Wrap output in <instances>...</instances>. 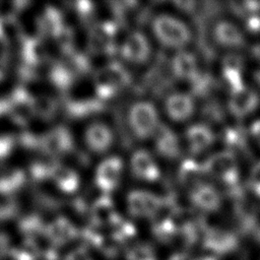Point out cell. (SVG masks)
Instances as JSON below:
<instances>
[{"label":"cell","instance_id":"obj_19","mask_svg":"<svg viewBox=\"0 0 260 260\" xmlns=\"http://www.w3.org/2000/svg\"><path fill=\"white\" fill-rule=\"evenodd\" d=\"M191 200L198 208L206 211L217 209L221 202L219 192L207 184H201L191 190Z\"/></svg>","mask_w":260,"mask_h":260},{"label":"cell","instance_id":"obj_10","mask_svg":"<svg viewBox=\"0 0 260 260\" xmlns=\"http://www.w3.org/2000/svg\"><path fill=\"white\" fill-rule=\"evenodd\" d=\"M259 106L258 93L247 86L230 92L229 109L237 118H244L252 114Z\"/></svg>","mask_w":260,"mask_h":260},{"label":"cell","instance_id":"obj_31","mask_svg":"<svg viewBox=\"0 0 260 260\" xmlns=\"http://www.w3.org/2000/svg\"><path fill=\"white\" fill-rule=\"evenodd\" d=\"M66 260H90L87 253L83 249H76L71 251L67 257Z\"/></svg>","mask_w":260,"mask_h":260},{"label":"cell","instance_id":"obj_14","mask_svg":"<svg viewBox=\"0 0 260 260\" xmlns=\"http://www.w3.org/2000/svg\"><path fill=\"white\" fill-rule=\"evenodd\" d=\"M85 141L92 151L103 153L112 146L114 142V134L107 124L94 122L86 128Z\"/></svg>","mask_w":260,"mask_h":260},{"label":"cell","instance_id":"obj_16","mask_svg":"<svg viewBox=\"0 0 260 260\" xmlns=\"http://www.w3.org/2000/svg\"><path fill=\"white\" fill-rule=\"evenodd\" d=\"M43 150L49 154H61L72 146V138L67 129L57 127L48 131L41 139Z\"/></svg>","mask_w":260,"mask_h":260},{"label":"cell","instance_id":"obj_29","mask_svg":"<svg viewBox=\"0 0 260 260\" xmlns=\"http://www.w3.org/2000/svg\"><path fill=\"white\" fill-rule=\"evenodd\" d=\"M246 27H247V30L252 34L260 32V15L253 13L247 16Z\"/></svg>","mask_w":260,"mask_h":260},{"label":"cell","instance_id":"obj_18","mask_svg":"<svg viewBox=\"0 0 260 260\" xmlns=\"http://www.w3.org/2000/svg\"><path fill=\"white\" fill-rule=\"evenodd\" d=\"M243 63L239 56L230 54L222 61V80L229 87L230 92L244 87L242 78Z\"/></svg>","mask_w":260,"mask_h":260},{"label":"cell","instance_id":"obj_2","mask_svg":"<svg viewBox=\"0 0 260 260\" xmlns=\"http://www.w3.org/2000/svg\"><path fill=\"white\" fill-rule=\"evenodd\" d=\"M128 124L138 139L150 138L160 124L157 110L148 101H138L129 108Z\"/></svg>","mask_w":260,"mask_h":260},{"label":"cell","instance_id":"obj_11","mask_svg":"<svg viewBox=\"0 0 260 260\" xmlns=\"http://www.w3.org/2000/svg\"><path fill=\"white\" fill-rule=\"evenodd\" d=\"M212 36L216 44L225 49H238L245 45L243 31L230 20L221 19L212 28Z\"/></svg>","mask_w":260,"mask_h":260},{"label":"cell","instance_id":"obj_3","mask_svg":"<svg viewBox=\"0 0 260 260\" xmlns=\"http://www.w3.org/2000/svg\"><path fill=\"white\" fill-rule=\"evenodd\" d=\"M130 82L128 71L119 63L108 64L95 71L93 83L99 98L109 99Z\"/></svg>","mask_w":260,"mask_h":260},{"label":"cell","instance_id":"obj_27","mask_svg":"<svg viewBox=\"0 0 260 260\" xmlns=\"http://www.w3.org/2000/svg\"><path fill=\"white\" fill-rule=\"evenodd\" d=\"M15 211V202L10 194L0 192V218L10 217Z\"/></svg>","mask_w":260,"mask_h":260},{"label":"cell","instance_id":"obj_7","mask_svg":"<svg viewBox=\"0 0 260 260\" xmlns=\"http://www.w3.org/2000/svg\"><path fill=\"white\" fill-rule=\"evenodd\" d=\"M165 112L174 122H185L189 120L195 112L194 99L187 92L175 91L170 93L165 100Z\"/></svg>","mask_w":260,"mask_h":260},{"label":"cell","instance_id":"obj_5","mask_svg":"<svg viewBox=\"0 0 260 260\" xmlns=\"http://www.w3.org/2000/svg\"><path fill=\"white\" fill-rule=\"evenodd\" d=\"M121 55L129 63L141 65L148 61L151 46L147 37L139 30L130 32L121 46Z\"/></svg>","mask_w":260,"mask_h":260},{"label":"cell","instance_id":"obj_6","mask_svg":"<svg viewBox=\"0 0 260 260\" xmlns=\"http://www.w3.org/2000/svg\"><path fill=\"white\" fill-rule=\"evenodd\" d=\"M162 204V200L158 196L146 190H132L127 196L128 209L136 216L154 215Z\"/></svg>","mask_w":260,"mask_h":260},{"label":"cell","instance_id":"obj_26","mask_svg":"<svg viewBox=\"0 0 260 260\" xmlns=\"http://www.w3.org/2000/svg\"><path fill=\"white\" fill-rule=\"evenodd\" d=\"M31 110L34 115L51 117L56 111V104L48 96H37L31 99Z\"/></svg>","mask_w":260,"mask_h":260},{"label":"cell","instance_id":"obj_15","mask_svg":"<svg viewBox=\"0 0 260 260\" xmlns=\"http://www.w3.org/2000/svg\"><path fill=\"white\" fill-rule=\"evenodd\" d=\"M171 69L175 77L186 81H195L199 73L195 55L186 50L178 51L175 54L172 60Z\"/></svg>","mask_w":260,"mask_h":260},{"label":"cell","instance_id":"obj_12","mask_svg":"<svg viewBox=\"0 0 260 260\" xmlns=\"http://www.w3.org/2000/svg\"><path fill=\"white\" fill-rule=\"evenodd\" d=\"M153 143L156 152L162 157L173 159L180 154V141L177 134L167 125L160 123L154 132Z\"/></svg>","mask_w":260,"mask_h":260},{"label":"cell","instance_id":"obj_25","mask_svg":"<svg viewBox=\"0 0 260 260\" xmlns=\"http://www.w3.org/2000/svg\"><path fill=\"white\" fill-rule=\"evenodd\" d=\"M23 57L30 64L42 63L46 58V50L44 45L38 40H29L23 46Z\"/></svg>","mask_w":260,"mask_h":260},{"label":"cell","instance_id":"obj_30","mask_svg":"<svg viewBox=\"0 0 260 260\" xmlns=\"http://www.w3.org/2000/svg\"><path fill=\"white\" fill-rule=\"evenodd\" d=\"M13 147V139L9 136L0 137V158L7 156Z\"/></svg>","mask_w":260,"mask_h":260},{"label":"cell","instance_id":"obj_34","mask_svg":"<svg viewBox=\"0 0 260 260\" xmlns=\"http://www.w3.org/2000/svg\"><path fill=\"white\" fill-rule=\"evenodd\" d=\"M171 260H189V259H187V258L184 257V256H176V257L172 258Z\"/></svg>","mask_w":260,"mask_h":260},{"label":"cell","instance_id":"obj_1","mask_svg":"<svg viewBox=\"0 0 260 260\" xmlns=\"http://www.w3.org/2000/svg\"><path fill=\"white\" fill-rule=\"evenodd\" d=\"M151 31L157 42L166 48L184 50L192 40L190 27L180 18L161 13L151 20Z\"/></svg>","mask_w":260,"mask_h":260},{"label":"cell","instance_id":"obj_23","mask_svg":"<svg viewBox=\"0 0 260 260\" xmlns=\"http://www.w3.org/2000/svg\"><path fill=\"white\" fill-rule=\"evenodd\" d=\"M91 217L98 225L113 224L118 217L112 200L107 196L98 199L92 205Z\"/></svg>","mask_w":260,"mask_h":260},{"label":"cell","instance_id":"obj_24","mask_svg":"<svg viewBox=\"0 0 260 260\" xmlns=\"http://www.w3.org/2000/svg\"><path fill=\"white\" fill-rule=\"evenodd\" d=\"M20 36V26L11 16L0 17V42L10 43Z\"/></svg>","mask_w":260,"mask_h":260},{"label":"cell","instance_id":"obj_33","mask_svg":"<svg viewBox=\"0 0 260 260\" xmlns=\"http://www.w3.org/2000/svg\"><path fill=\"white\" fill-rule=\"evenodd\" d=\"M253 53H254V56L260 61V44L257 45V46L254 48Z\"/></svg>","mask_w":260,"mask_h":260},{"label":"cell","instance_id":"obj_9","mask_svg":"<svg viewBox=\"0 0 260 260\" xmlns=\"http://www.w3.org/2000/svg\"><path fill=\"white\" fill-rule=\"evenodd\" d=\"M123 162L118 156H111L103 160L95 172V183L104 192L108 193L114 190L122 176Z\"/></svg>","mask_w":260,"mask_h":260},{"label":"cell","instance_id":"obj_28","mask_svg":"<svg viewBox=\"0 0 260 260\" xmlns=\"http://www.w3.org/2000/svg\"><path fill=\"white\" fill-rule=\"evenodd\" d=\"M251 190L253 195L260 198V162L255 165L251 172Z\"/></svg>","mask_w":260,"mask_h":260},{"label":"cell","instance_id":"obj_21","mask_svg":"<svg viewBox=\"0 0 260 260\" xmlns=\"http://www.w3.org/2000/svg\"><path fill=\"white\" fill-rule=\"evenodd\" d=\"M49 173L54 183L63 192L73 193L78 189L79 177L71 168L63 165H54Z\"/></svg>","mask_w":260,"mask_h":260},{"label":"cell","instance_id":"obj_22","mask_svg":"<svg viewBox=\"0 0 260 260\" xmlns=\"http://www.w3.org/2000/svg\"><path fill=\"white\" fill-rule=\"evenodd\" d=\"M205 174L203 165H199L194 159L188 158L185 159L179 169V180L182 185L186 187H190L191 190L196 188L197 186L203 184L201 179Z\"/></svg>","mask_w":260,"mask_h":260},{"label":"cell","instance_id":"obj_4","mask_svg":"<svg viewBox=\"0 0 260 260\" xmlns=\"http://www.w3.org/2000/svg\"><path fill=\"white\" fill-rule=\"evenodd\" d=\"M205 174L228 186H235L239 180V167L236 156L230 151L214 153L203 164Z\"/></svg>","mask_w":260,"mask_h":260},{"label":"cell","instance_id":"obj_20","mask_svg":"<svg viewBox=\"0 0 260 260\" xmlns=\"http://www.w3.org/2000/svg\"><path fill=\"white\" fill-rule=\"evenodd\" d=\"M46 234L53 244L62 245L77 236L75 225L65 217H59L46 226Z\"/></svg>","mask_w":260,"mask_h":260},{"label":"cell","instance_id":"obj_8","mask_svg":"<svg viewBox=\"0 0 260 260\" xmlns=\"http://www.w3.org/2000/svg\"><path fill=\"white\" fill-rule=\"evenodd\" d=\"M131 172L140 181L153 183L160 177V170L151 153L145 149H137L130 158Z\"/></svg>","mask_w":260,"mask_h":260},{"label":"cell","instance_id":"obj_32","mask_svg":"<svg viewBox=\"0 0 260 260\" xmlns=\"http://www.w3.org/2000/svg\"><path fill=\"white\" fill-rule=\"evenodd\" d=\"M251 133L253 134L254 138L260 143V120H258L252 124Z\"/></svg>","mask_w":260,"mask_h":260},{"label":"cell","instance_id":"obj_13","mask_svg":"<svg viewBox=\"0 0 260 260\" xmlns=\"http://www.w3.org/2000/svg\"><path fill=\"white\" fill-rule=\"evenodd\" d=\"M117 36V26L114 22L104 21L93 27L90 32L89 46L96 53H109L113 50Z\"/></svg>","mask_w":260,"mask_h":260},{"label":"cell","instance_id":"obj_17","mask_svg":"<svg viewBox=\"0 0 260 260\" xmlns=\"http://www.w3.org/2000/svg\"><path fill=\"white\" fill-rule=\"evenodd\" d=\"M186 142L192 153H200L206 150L214 141V134L205 124L191 125L185 133Z\"/></svg>","mask_w":260,"mask_h":260}]
</instances>
